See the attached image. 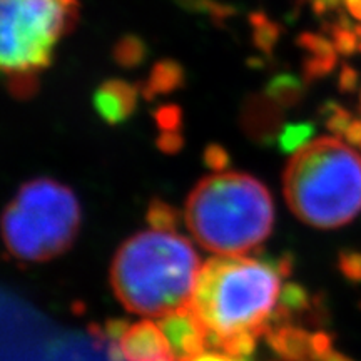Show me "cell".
<instances>
[{"mask_svg":"<svg viewBox=\"0 0 361 361\" xmlns=\"http://www.w3.org/2000/svg\"><path fill=\"white\" fill-rule=\"evenodd\" d=\"M284 273L281 261L243 255L207 259L188 303L204 329L207 346L236 358L250 356L278 313Z\"/></svg>","mask_w":361,"mask_h":361,"instance_id":"cell-1","label":"cell"},{"mask_svg":"<svg viewBox=\"0 0 361 361\" xmlns=\"http://www.w3.org/2000/svg\"><path fill=\"white\" fill-rule=\"evenodd\" d=\"M201 264L191 243L176 229L134 234L116 252L111 286L130 313L161 318L186 308Z\"/></svg>","mask_w":361,"mask_h":361,"instance_id":"cell-2","label":"cell"},{"mask_svg":"<svg viewBox=\"0 0 361 361\" xmlns=\"http://www.w3.org/2000/svg\"><path fill=\"white\" fill-rule=\"evenodd\" d=\"M184 221L204 250L241 256L271 234L273 197L264 184L250 174L218 171L201 179L189 192Z\"/></svg>","mask_w":361,"mask_h":361,"instance_id":"cell-3","label":"cell"},{"mask_svg":"<svg viewBox=\"0 0 361 361\" xmlns=\"http://www.w3.org/2000/svg\"><path fill=\"white\" fill-rule=\"evenodd\" d=\"M283 192L305 224L341 228L361 213V156L340 139H314L288 162Z\"/></svg>","mask_w":361,"mask_h":361,"instance_id":"cell-4","label":"cell"},{"mask_svg":"<svg viewBox=\"0 0 361 361\" xmlns=\"http://www.w3.org/2000/svg\"><path fill=\"white\" fill-rule=\"evenodd\" d=\"M78 17V0H0V74L16 96L37 90V74Z\"/></svg>","mask_w":361,"mask_h":361,"instance_id":"cell-5","label":"cell"},{"mask_svg":"<svg viewBox=\"0 0 361 361\" xmlns=\"http://www.w3.org/2000/svg\"><path fill=\"white\" fill-rule=\"evenodd\" d=\"M80 219L78 196L71 188L56 179L37 178L22 184L4 209L0 231L12 256L42 263L71 250Z\"/></svg>","mask_w":361,"mask_h":361,"instance_id":"cell-6","label":"cell"},{"mask_svg":"<svg viewBox=\"0 0 361 361\" xmlns=\"http://www.w3.org/2000/svg\"><path fill=\"white\" fill-rule=\"evenodd\" d=\"M111 361H176L168 338L154 322L128 324L117 341H109Z\"/></svg>","mask_w":361,"mask_h":361,"instance_id":"cell-7","label":"cell"},{"mask_svg":"<svg viewBox=\"0 0 361 361\" xmlns=\"http://www.w3.org/2000/svg\"><path fill=\"white\" fill-rule=\"evenodd\" d=\"M157 324L168 338L176 361H186L207 348L204 329L188 306L161 316Z\"/></svg>","mask_w":361,"mask_h":361,"instance_id":"cell-8","label":"cell"},{"mask_svg":"<svg viewBox=\"0 0 361 361\" xmlns=\"http://www.w3.org/2000/svg\"><path fill=\"white\" fill-rule=\"evenodd\" d=\"M94 109L104 123L116 126L128 121L135 111L137 90L133 84L121 79H111L99 85L92 96Z\"/></svg>","mask_w":361,"mask_h":361,"instance_id":"cell-9","label":"cell"},{"mask_svg":"<svg viewBox=\"0 0 361 361\" xmlns=\"http://www.w3.org/2000/svg\"><path fill=\"white\" fill-rule=\"evenodd\" d=\"M184 82V71L178 62L174 61H162L159 64L154 66L151 71L146 87H144L142 94L147 99H152L161 94H169L180 87Z\"/></svg>","mask_w":361,"mask_h":361,"instance_id":"cell-10","label":"cell"},{"mask_svg":"<svg viewBox=\"0 0 361 361\" xmlns=\"http://www.w3.org/2000/svg\"><path fill=\"white\" fill-rule=\"evenodd\" d=\"M147 56V45L142 39L135 35H124L114 47V59L119 66L123 67H137L144 62Z\"/></svg>","mask_w":361,"mask_h":361,"instance_id":"cell-11","label":"cell"},{"mask_svg":"<svg viewBox=\"0 0 361 361\" xmlns=\"http://www.w3.org/2000/svg\"><path fill=\"white\" fill-rule=\"evenodd\" d=\"M298 94H300V85L290 74L276 75L266 85V97L281 107L295 102Z\"/></svg>","mask_w":361,"mask_h":361,"instance_id":"cell-12","label":"cell"},{"mask_svg":"<svg viewBox=\"0 0 361 361\" xmlns=\"http://www.w3.org/2000/svg\"><path fill=\"white\" fill-rule=\"evenodd\" d=\"M147 223L154 229H176L178 213L164 201H152L147 211Z\"/></svg>","mask_w":361,"mask_h":361,"instance_id":"cell-13","label":"cell"},{"mask_svg":"<svg viewBox=\"0 0 361 361\" xmlns=\"http://www.w3.org/2000/svg\"><path fill=\"white\" fill-rule=\"evenodd\" d=\"M313 129L308 124H291L288 128H284L283 133H279V146L284 151H298L300 147H303L305 144H308V139Z\"/></svg>","mask_w":361,"mask_h":361,"instance_id":"cell-14","label":"cell"},{"mask_svg":"<svg viewBox=\"0 0 361 361\" xmlns=\"http://www.w3.org/2000/svg\"><path fill=\"white\" fill-rule=\"evenodd\" d=\"M252 24H255V30H256L255 34L256 44H258V47L268 51L271 45L274 44V40H276V27L271 25L268 19L263 16L252 17Z\"/></svg>","mask_w":361,"mask_h":361,"instance_id":"cell-15","label":"cell"},{"mask_svg":"<svg viewBox=\"0 0 361 361\" xmlns=\"http://www.w3.org/2000/svg\"><path fill=\"white\" fill-rule=\"evenodd\" d=\"M156 119L162 133H178L180 124V111L176 106L162 107V109L157 111Z\"/></svg>","mask_w":361,"mask_h":361,"instance_id":"cell-16","label":"cell"},{"mask_svg":"<svg viewBox=\"0 0 361 361\" xmlns=\"http://www.w3.org/2000/svg\"><path fill=\"white\" fill-rule=\"evenodd\" d=\"M204 157H206V164L209 166L211 169H214V173H218V171H224L226 166H228V152L219 146L207 147Z\"/></svg>","mask_w":361,"mask_h":361,"instance_id":"cell-17","label":"cell"},{"mask_svg":"<svg viewBox=\"0 0 361 361\" xmlns=\"http://www.w3.org/2000/svg\"><path fill=\"white\" fill-rule=\"evenodd\" d=\"M180 8L189 12H213L216 13L214 0H174Z\"/></svg>","mask_w":361,"mask_h":361,"instance_id":"cell-18","label":"cell"},{"mask_svg":"<svg viewBox=\"0 0 361 361\" xmlns=\"http://www.w3.org/2000/svg\"><path fill=\"white\" fill-rule=\"evenodd\" d=\"M183 144V139H180L179 133H162L161 139H159V146L162 151H168V152H174L178 151Z\"/></svg>","mask_w":361,"mask_h":361,"instance_id":"cell-19","label":"cell"},{"mask_svg":"<svg viewBox=\"0 0 361 361\" xmlns=\"http://www.w3.org/2000/svg\"><path fill=\"white\" fill-rule=\"evenodd\" d=\"M186 361H241L236 356H231L224 351H202V353L192 356Z\"/></svg>","mask_w":361,"mask_h":361,"instance_id":"cell-20","label":"cell"}]
</instances>
